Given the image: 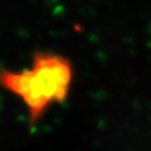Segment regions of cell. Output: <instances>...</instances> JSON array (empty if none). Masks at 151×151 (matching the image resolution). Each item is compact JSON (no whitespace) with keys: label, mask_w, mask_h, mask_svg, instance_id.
I'll list each match as a JSON object with an SVG mask.
<instances>
[{"label":"cell","mask_w":151,"mask_h":151,"mask_svg":"<svg viewBox=\"0 0 151 151\" xmlns=\"http://www.w3.org/2000/svg\"><path fill=\"white\" fill-rule=\"evenodd\" d=\"M73 77V64L68 58L52 52H38L29 68L0 69V87L20 98L30 124L35 125L52 105L68 97Z\"/></svg>","instance_id":"obj_1"}]
</instances>
